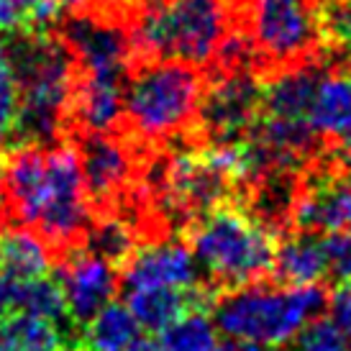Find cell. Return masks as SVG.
I'll list each match as a JSON object with an SVG mask.
<instances>
[{
    "label": "cell",
    "instance_id": "4",
    "mask_svg": "<svg viewBox=\"0 0 351 351\" xmlns=\"http://www.w3.org/2000/svg\"><path fill=\"white\" fill-rule=\"evenodd\" d=\"M326 298L328 295L318 285L287 287L262 280L218 290L210 305V318L228 341L280 351L287 349L298 333L321 315Z\"/></svg>",
    "mask_w": 351,
    "mask_h": 351
},
{
    "label": "cell",
    "instance_id": "19",
    "mask_svg": "<svg viewBox=\"0 0 351 351\" xmlns=\"http://www.w3.org/2000/svg\"><path fill=\"white\" fill-rule=\"evenodd\" d=\"M59 346L62 331L47 318L13 311L0 321V351H57Z\"/></svg>",
    "mask_w": 351,
    "mask_h": 351
},
{
    "label": "cell",
    "instance_id": "24",
    "mask_svg": "<svg viewBox=\"0 0 351 351\" xmlns=\"http://www.w3.org/2000/svg\"><path fill=\"white\" fill-rule=\"evenodd\" d=\"M19 110V85L16 75L10 69V62L0 47V141L8 136Z\"/></svg>",
    "mask_w": 351,
    "mask_h": 351
},
{
    "label": "cell",
    "instance_id": "14",
    "mask_svg": "<svg viewBox=\"0 0 351 351\" xmlns=\"http://www.w3.org/2000/svg\"><path fill=\"white\" fill-rule=\"evenodd\" d=\"M54 254L49 244L31 228L3 226L0 231V272L13 282L36 280L51 272Z\"/></svg>",
    "mask_w": 351,
    "mask_h": 351
},
{
    "label": "cell",
    "instance_id": "9",
    "mask_svg": "<svg viewBox=\"0 0 351 351\" xmlns=\"http://www.w3.org/2000/svg\"><path fill=\"white\" fill-rule=\"evenodd\" d=\"M3 226L36 228L47 203V147L10 141L0 152Z\"/></svg>",
    "mask_w": 351,
    "mask_h": 351
},
{
    "label": "cell",
    "instance_id": "15",
    "mask_svg": "<svg viewBox=\"0 0 351 351\" xmlns=\"http://www.w3.org/2000/svg\"><path fill=\"white\" fill-rule=\"evenodd\" d=\"M311 123L323 138H341L351 128V72L331 69L311 108Z\"/></svg>",
    "mask_w": 351,
    "mask_h": 351
},
{
    "label": "cell",
    "instance_id": "3",
    "mask_svg": "<svg viewBox=\"0 0 351 351\" xmlns=\"http://www.w3.org/2000/svg\"><path fill=\"white\" fill-rule=\"evenodd\" d=\"M280 234L241 205L223 200L187 223V246L218 290L269 280Z\"/></svg>",
    "mask_w": 351,
    "mask_h": 351
},
{
    "label": "cell",
    "instance_id": "25",
    "mask_svg": "<svg viewBox=\"0 0 351 351\" xmlns=\"http://www.w3.org/2000/svg\"><path fill=\"white\" fill-rule=\"evenodd\" d=\"M326 308H328V318L351 339V282L336 285L331 295L326 298Z\"/></svg>",
    "mask_w": 351,
    "mask_h": 351
},
{
    "label": "cell",
    "instance_id": "21",
    "mask_svg": "<svg viewBox=\"0 0 351 351\" xmlns=\"http://www.w3.org/2000/svg\"><path fill=\"white\" fill-rule=\"evenodd\" d=\"M162 351H226L228 343L221 341L210 313L193 311L185 318L172 323L167 331L159 333Z\"/></svg>",
    "mask_w": 351,
    "mask_h": 351
},
{
    "label": "cell",
    "instance_id": "16",
    "mask_svg": "<svg viewBox=\"0 0 351 351\" xmlns=\"http://www.w3.org/2000/svg\"><path fill=\"white\" fill-rule=\"evenodd\" d=\"M138 336L141 326L136 323L134 313L128 311V305L108 302L103 311H98L82 326L80 341L88 351H123Z\"/></svg>",
    "mask_w": 351,
    "mask_h": 351
},
{
    "label": "cell",
    "instance_id": "11",
    "mask_svg": "<svg viewBox=\"0 0 351 351\" xmlns=\"http://www.w3.org/2000/svg\"><path fill=\"white\" fill-rule=\"evenodd\" d=\"M121 285L126 290L138 287H195L200 285V267L187 241L156 239L128 256L121 267Z\"/></svg>",
    "mask_w": 351,
    "mask_h": 351
},
{
    "label": "cell",
    "instance_id": "20",
    "mask_svg": "<svg viewBox=\"0 0 351 351\" xmlns=\"http://www.w3.org/2000/svg\"><path fill=\"white\" fill-rule=\"evenodd\" d=\"M323 62L351 72V0H321Z\"/></svg>",
    "mask_w": 351,
    "mask_h": 351
},
{
    "label": "cell",
    "instance_id": "12",
    "mask_svg": "<svg viewBox=\"0 0 351 351\" xmlns=\"http://www.w3.org/2000/svg\"><path fill=\"white\" fill-rule=\"evenodd\" d=\"M215 293L218 287L213 282H200L195 287H138L128 290L126 305L144 331L159 336L187 313H210Z\"/></svg>",
    "mask_w": 351,
    "mask_h": 351
},
{
    "label": "cell",
    "instance_id": "1",
    "mask_svg": "<svg viewBox=\"0 0 351 351\" xmlns=\"http://www.w3.org/2000/svg\"><path fill=\"white\" fill-rule=\"evenodd\" d=\"M249 0H144L128 13L131 59L185 62L210 72L228 36L246 29Z\"/></svg>",
    "mask_w": 351,
    "mask_h": 351
},
{
    "label": "cell",
    "instance_id": "2",
    "mask_svg": "<svg viewBox=\"0 0 351 351\" xmlns=\"http://www.w3.org/2000/svg\"><path fill=\"white\" fill-rule=\"evenodd\" d=\"M208 72L185 62L128 59L123 72V128L144 147L172 144L195 126Z\"/></svg>",
    "mask_w": 351,
    "mask_h": 351
},
{
    "label": "cell",
    "instance_id": "13",
    "mask_svg": "<svg viewBox=\"0 0 351 351\" xmlns=\"http://www.w3.org/2000/svg\"><path fill=\"white\" fill-rule=\"evenodd\" d=\"M274 280L287 287H305L326 280V256H323L321 234L293 231L280 236L272 267Z\"/></svg>",
    "mask_w": 351,
    "mask_h": 351
},
{
    "label": "cell",
    "instance_id": "10",
    "mask_svg": "<svg viewBox=\"0 0 351 351\" xmlns=\"http://www.w3.org/2000/svg\"><path fill=\"white\" fill-rule=\"evenodd\" d=\"M54 267H57L54 277L59 280L64 298H67L69 318L77 326V331H82V326L95 313L103 311L108 302H113L118 285H121V272L113 264L93 256L85 249L67 254Z\"/></svg>",
    "mask_w": 351,
    "mask_h": 351
},
{
    "label": "cell",
    "instance_id": "27",
    "mask_svg": "<svg viewBox=\"0 0 351 351\" xmlns=\"http://www.w3.org/2000/svg\"><path fill=\"white\" fill-rule=\"evenodd\" d=\"M226 351H272V349H264V346H254V343H236L228 341V349Z\"/></svg>",
    "mask_w": 351,
    "mask_h": 351
},
{
    "label": "cell",
    "instance_id": "6",
    "mask_svg": "<svg viewBox=\"0 0 351 351\" xmlns=\"http://www.w3.org/2000/svg\"><path fill=\"white\" fill-rule=\"evenodd\" d=\"M93 223L82 167L72 138H62L47 147V203L36 223V234L49 244L54 264L85 244Z\"/></svg>",
    "mask_w": 351,
    "mask_h": 351
},
{
    "label": "cell",
    "instance_id": "8",
    "mask_svg": "<svg viewBox=\"0 0 351 351\" xmlns=\"http://www.w3.org/2000/svg\"><path fill=\"white\" fill-rule=\"evenodd\" d=\"M262 100L264 80L254 69L208 72L190 136L200 144L241 141L259 121Z\"/></svg>",
    "mask_w": 351,
    "mask_h": 351
},
{
    "label": "cell",
    "instance_id": "22",
    "mask_svg": "<svg viewBox=\"0 0 351 351\" xmlns=\"http://www.w3.org/2000/svg\"><path fill=\"white\" fill-rule=\"evenodd\" d=\"M293 351H351V339L331 321V318H315L311 321L293 343Z\"/></svg>",
    "mask_w": 351,
    "mask_h": 351
},
{
    "label": "cell",
    "instance_id": "7",
    "mask_svg": "<svg viewBox=\"0 0 351 351\" xmlns=\"http://www.w3.org/2000/svg\"><path fill=\"white\" fill-rule=\"evenodd\" d=\"M69 138L77 149L93 215H118L121 205L134 195L138 167L147 147L128 136L126 131H90Z\"/></svg>",
    "mask_w": 351,
    "mask_h": 351
},
{
    "label": "cell",
    "instance_id": "28",
    "mask_svg": "<svg viewBox=\"0 0 351 351\" xmlns=\"http://www.w3.org/2000/svg\"><path fill=\"white\" fill-rule=\"evenodd\" d=\"M339 144H341V149L346 152V154H349V159H351V128L346 131V134H343L341 138H339Z\"/></svg>",
    "mask_w": 351,
    "mask_h": 351
},
{
    "label": "cell",
    "instance_id": "26",
    "mask_svg": "<svg viewBox=\"0 0 351 351\" xmlns=\"http://www.w3.org/2000/svg\"><path fill=\"white\" fill-rule=\"evenodd\" d=\"M16 311V282L0 272V321Z\"/></svg>",
    "mask_w": 351,
    "mask_h": 351
},
{
    "label": "cell",
    "instance_id": "23",
    "mask_svg": "<svg viewBox=\"0 0 351 351\" xmlns=\"http://www.w3.org/2000/svg\"><path fill=\"white\" fill-rule=\"evenodd\" d=\"M323 256H326V277L336 285L351 282V228L321 234Z\"/></svg>",
    "mask_w": 351,
    "mask_h": 351
},
{
    "label": "cell",
    "instance_id": "5",
    "mask_svg": "<svg viewBox=\"0 0 351 351\" xmlns=\"http://www.w3.org/2000/svg\"><path fill=\"white\" fill-rule=\"evenodd\" d=\"M254 72L267 82L285 69L323 62L321 0H249Z\"/></svg>",
    "mask_w": 351,
    "mask_h": 351
},
{
    "label": "cell",
    "instance_id": "17",
    "mask_svg": "<svg viewBox=\"0 0 351 351\" xmlns=\"http://www.w3.org/2000/svg\"><path fill=\"white\" fill-rule=\"evenodd\" d=\"M16 311L47 318V321L57 326L59 331L72 333V339L80 341L77 326L69 318L64 290H62V285H59L54 274H44V277H36V280L16 282Z\"/></svg>",
    "mask_w": 351,
    "mask_h": 351
},
{
    "label": "cell",
    "instance_id": "18",
    "mask_svg": "<svg viewBox=\"0 0 351 351\" xmlns=\"http://www.w3.org/2000/svg\"><path fill=\"white\" fill-rule=\"evenodd\" d=\"M82 249L98 259H106L121 272V267L128 262V256L136 252V228L128 223L123 215H93V223L85 234Z\"/></svg>",
    "mask_w": 351,
    "mask_h": 351
},
{
    "label": "cell",
    "instance_id": "29",
    "mask_svg": "<svg viewBox=\"0 0 351 351\" xmlns=\"http://www.w3.org/2000/svg\"><path fill=\"white\" fill-rule=\"evenodd\" d=\"M57 351H88V349L82 346V341H72V343H67V346H59Z\"/></svg>",
    "mask_w": 351,
    "mask_h": 351
}]
</instances>
